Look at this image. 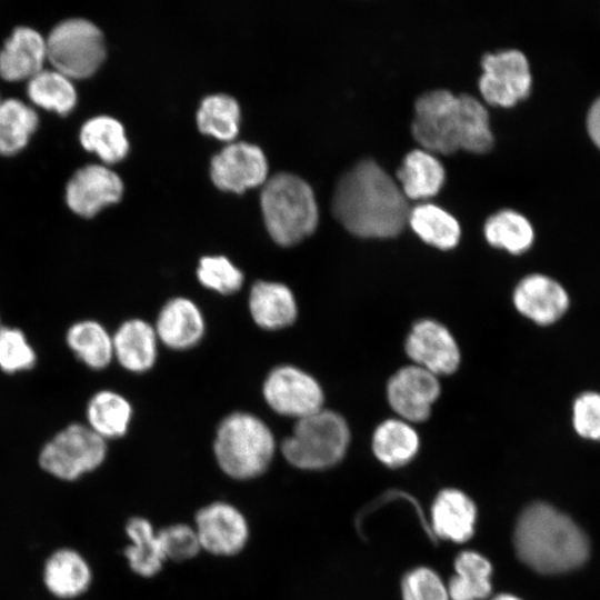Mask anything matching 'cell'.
Returning <instances> with one entry per match:
<instances>
[{"mask_svg": "<svg viewBox=\"0 0 600 600\" xmlns=\"http://www.w3.org/2000/svg\"><path fill=\"white\" fill-rule=\"evenodd\" d=\"M476 506L457 489L442 490L431 508V526L437 536L453 542H464L473 534Z\"/></svg>", "mask_w": 600, "mask_h": 600, "instance_id": "44dd1931", "label": "cell"}, {"mask_svg": "<svg viewBox=\"0 0 600 600\" xmlns=\"http://www.w3.org/2000/svg\"><path fill=\"white\" fill-rule=\"evenodd\" d=\"M38 127L36 111L17 99L0 102V154L21 151Z\"/></svg>", "mask_w": 600, "mask_h": 600, "instance_id": "1f68e13d", "label": "cell"}, {"mask_svg": "<svg viewBox=\"0 0 600 600\" xmlns=\"http://www.w3.org/2000/svg\"><path fill=\"white\" fill-rule=\"evenodd\" d=\"M158 534L166 560H190L202 550L194 527L189 524H170L158 530Z\"/></svg>", "mask_w": 600, "mask_h": 600, "instance_id": "8d00e7d4", "label": "cell"}, {"mask_svg": "<svg viewBox=\"0 0 600 600\" xmlns=\"http://www.w3.org/2000/svg\"><path fill=\"white\" fill-rule=\"evenodd\" d=\"M439 394L437 376L416 364L398 370L387 384L389 404L407 422L427 420Z\"/></svg>", "mask_w": 600, "mask_h": 600, "instance_id": "7c38bea8", "label": "cell"}, {"mask_svg": "<svg viewBox=\"0 0 600 600\" xmlns=\"http://www.w3.org/2000/svg\"><path fill=\"white\" fill-rule=\"evenodd\" d=\"M401 191L412 200L427 199L436 196L446 179L441 162L426 150L410 151L397 171Z\"/></svg>", "mask_w": 600, "mask_h": 600, "instance_id": "603a6c76", "label": "cell"}, {"mask_svg": "<svg viewBox=\"0 0 600 600\" xmlns=\"http://www.w3.org/2000/svg\"><path fill=\"white\" fill-rule=\"evenodd\" d=\"M514 547L521 561L546 574L574 569L589 553L583 531L569 517L542 502L532 503L520 514Z\"/></svg>", "mask_w": 600, "mask_h": 600, "instance_id": "3957f363", "label": "cell"}, {"mask_svg": "<svg viewBox=\"0 0 600 600\" xmlns=\"http://www.w3.org/2000/svg\"><path fill=\"white\" fill-rule=\"evenodd\" d=\"M479 89L492 106L512 107L526 99L531 89V73L524 54L518 50L487 53L481 60Z\"/></svg>", "mask_w": 600, "mask_h": 600, "instance_id": "9c48e42d", "label": "cell"}, {"mask_svg": "<svg viewBox=\"0 0 600 600\" xmlns=\"http://www.w3.org/2000/svg\"><path fill=\"white\" fill-rule=\"evenodd\" d=\"M404 348L416 366L434 376L453 373L460 363V351L453 336L434 320L416 322Z\"/></svg>", "mask_w": 600, "mask_h": 600, "instance_id": "4fadbf2b", "label": "cell"}, {"mask_svg": "<svg viewBox=\"0 0 600 600\" xmlns=\"http://www.w3.org/2000/svg\"><path fill=\"white\" fill-rule=\"evenodd\" d=\"M30 100L59 114L69 113L76 106L77 93L71 79L57 70H41L28 81Z\"/></svg>", "mask_w": 600, "mask_h": 600, "instance_id": "d6a6232c", "label": "cell"}, {"mask_svg": "<svg viewBox=\"0 0 600 600\" xmlns=\"http://www.w3.org/2000/svg\"><path fill=\"white\" fill-rule=\"evenodd\" d=\"M249 309L253 321L267 330L292 324L298 308L292 291L283 283L258 281L250 291Z\"/></svg>", "mask_w": 600, "mask_h": 600, "instance_id": "ffe728a7", "label": "cell"}, {"mask_svg": "<svg viewBox=\"0 0 600 600\" xmlns=\"http://www.w3.org/2000/svg\"><path fill=\"white\" fill-rule=\"evenodd\" d=\"M130 544L124 556L130 569L140 577L151 578L163 567L166 557L158 530L143 517H132L126 524Z\"/></svg>", "mask_w": 600, "mask_h": 600, "instance_id": "cb8c5ba5", "label": "cell"}, {"mask_svg": "<svg viewBox=\"0 0 600 600\" xmlns=\"http://www.w3.org/2000/svg\"><path fill=\"white\" fill-rule=\"evenodd\" d=\"M413 138L428 152H488L493 146L489 114L476 98L432 90L414 103Z\"/></svg>", "mask_w": 600, "mask_h": 600, "instance_id": "7a4b0ae2", "label": "cell"}, {"mask_svg": "<svg viewBox=\"0 0 600 600\" xmlns=\"http://www.w3.org/2000/svg\"><path fill=\"white\" fill-rule=\"evenodd\" d=\"M567 290L557 280L539 273L524 277L513 291L516 309L540 326L558 321L569 308Z\"/></svg>", "mask_w": 600, "mask_h": 600, "instance_id": "2e32d148", "label": "cell"}, {"mask_svg": "<svg viewBox=\"0 0 600 600\" xmlns=\"http://www.w3.org/2000/svg\"><path fill=\"white\" fill-rule=\"evenodd\" d=\"M572 426L586 439L600 440V393H581L572 406Z\"/></svg>", "mask_w": 600, "mask_h": 600, "instance_id": "f35d334b", "label": "cell"}, {"mask_svg": "<svg viewBox=\"0 0 600 600\" xmlns=\"http://www.w3.org/2000/svg\"><path fill=\"white\" fill-rule=\"evenodd\" d=\"M403 600H450L440 577L429 568H416L402 580Z\"/></svg>", "mask_w": 600, "mask_h": 600, "instance_id": "74e56055", "label": "cell"}, {"mask_svg": "<svg viewBox=\"0 0 600 600\" xmlns=\"http://www.w3.org/2000/svg\"><path fill=\"white\" fill-rule=\"evenodd\" d=\"M454 569L447 587L450 600H483L490 594L492 567L487 558L474 551L461 552Z\"/></svg>", "mask_w": 600, "mask_h": 600, "instance_id": "83f0119b", "label": "cell"}, {"mask_svg": "<svg viewBox=\"0 0 600 600\" xmlns=\"http://www.w3.org/2000/svg\"><path fill=\"white\" fill-rule=\"evenodd\" d=\"M86 417L87 426L102 439H116L127 433L132 407L120 393L101 390L90 398Z\"/></svg>", "mask_w": 600, "mask_h": 600, "instance_id": "d4e9b609", "label": "cell"}, {"mask_svg": "<svg viewBox=\"0 0 600 600\" xmlns=\"http://www.w3.org/2000/svg\"><path fill=\"white\" fill-rule=\"evenodd\" d=\"M338 221L360 238H392L408 223L407 198L373 160H362L339 180L332 199Z\"/></svg>", "mask_w": 600, "mask_h": 600, "instance_id": "6da1fadb", "label": "cell"}, {"mask_svg": "<svg viewBox=\"0 0 600 600\" xmlns=\"http://www.w3.org/2000/svg\"><path fill=\"white\" fill-rule=\"evenodd\" d=\"M408 223L421 240L441 250L454 248L460 240L458 221L436 204L416 206L410 210Z\"/></svg>", "mask_w": 600, "mask_h": 600, "instance_id": "f1b7e54d", "label": "cell"}, {"mask_svg": "<svg viewBox=\"0 0 600 600\" xmlns=\"http://www.w3.org/2000/svg\"><path fill=\"white\" fill-rule=\"evenodd\" d=\"M491 600H520V599L514 596L503 593V594H499L492 598Z\"/></svg>", "mask_w": 600, "mask_h": 600, "instance_id": "60d3db41", "label": "cell"}, {"mask_svg": "<svg viewBox=\"0 0 600 600\" xmlns=\"http://www.w3.org/2000/svg\"><path fill=\"white\" fill-rule=\"evenodd\" d=\"M107 456V442L87 424L71 423L44 443L39 464L52 477L73 481L99 468Z\"/></svg>", "mask_w": 600, "mask_h": 600, "instance_id": "ba28073f", "label": "cell"}, {"mask_svg": "<svg viewBox=\"0 0 600 600\" xmlns=\"http://www.w3.org/2000/svg\"><path fill=\"white\" fill-rule=\"evenodd\" d=\"M588 130L593 142L600 148V98L589 111Z\"/></svg>", "mask_w": 600, "mask_h": 600, "instance_id": "ab89813d", "label": "cell"}, {"mask_svg": "<svg viewBox=\"0 0 600 600\" xmlns=\"http://www.w3.org/2000/svg\"><path fill=\"white\" fill-rule=\"evenodd\" d=\"M483 231L489 244L512 254L527 251L534 238L530 222L512 210H501L489 217Z\"/></svg>", "mask_w": 600, "mask_h": 600, "instance_id": "4dcf8cb0", "label": "cell"}, {"mask_svg": "<svg viewBox=\"0 0 600 600\" xmlns=\"http://www.w3.org/2000/svg\"><path fill=\"white\" fill-rule=\"evenodd\" d=\"M350 441L346 420L337 412L321 409L298 419L281 443V453L301 470L328 469L344 457Z\"/></svg>", "mask_w": 600, "mask_h": 600, "instance_id": "8992f818", "label": "cell"}, {"mask_svg": "<svg viewBox=\"0 0 600 600\" xmlns=\"http://www.w3.org/2000/svg\"><path fill=\"white\" fill-rule=\"evenodd\" d=\"M268 162L256 144L238 141L221 149L211 160V178L221 189L241 192L266 180Z\"/></svg>", "mask_w": 600, "mask_h": 600, "instance_id": "5bb4252c", "label": "cell"}, {"mask_svg": "<svg viewBox=\"0 0 600 600\" xmlns=\"http://www.w3.org/2000/svg\"><path fill=\"white\" fill-rule=\"evenodd\" d=\"M0 102H1V100H0Z\"/></svg>", "mask_w": 600, "mask_h": 600, "instance_id": "b9f144b4", "label": "cell"}, {"mask_svg": "<svg viewBox=\"0 0 600 600\" xmlns=\"http://www.w3.org/2000/svg\"><path fill=\"white\" fill-rule=\"evenodd\" d=\"M197 277L202 286L221 294L233 293L243 283L241 270L223 256L202 257Z\"/></svg>", "mask_w": 600, "mask_h": 600, "instance_id": "d590c367", "label": "cell"}, {"mask_svg": "<svg viewBox=\"0 0 600 600\" xmlns=\"http://www.w3.org/2000/svg\"><path fill=\"white\" fill-rule=\"evenodd\" d=\"M213 451L223 473L236 480H251L269 468L276 441L261 419L247 412H233L219 424Z\"/></svg>", "mask_w": 600, "mask_h": 600, "instance_id": "277c9868", "label": "cell"}, {"mask_svg": "<svg viewBox=\"0 0 600 600\" xmlns=\"http://www.w3.org/2000/svg\"><path fill=\"white\" fill-rule=\"evenodd\" d=\"M158 337L141 319L124 321L112 336L113 358L131 372H144L156 362Z\"/></svg>", "mask_w": 600, "mask_h": 600, "instance_id": "7402d4cb", "label": "cell"}, {"mask_svg": "<svg viewBox=\"0 0 600 600\" xmlns=\"http://www.w3.org/2000/svg\"><path fill=\"white\" fill-rule=\"evenodd\" d=\"M47 60L69 79L93 74L106 56L103 34L89 20L68 19L57 24L46 39Z\"/></svg>", "mask_w": 600, "mask_h": 600, "instance_id": "52a82bcc", "label": "cell"}, {"mask_svg": "<svg viewBox=\"0 0 600 600\" xmlns=\"http://www.w3.org/2000/svg\"><path fill=\"white\" fill-rule=\"evenodd\" d=\"M372 450L390 468L410 462L419 450V436L404 420L388 419L373 432Z\"/></svg>", "mask_w": 600, "mask_h": 600, "instance_id": "484cf974", "label": "cell"}, {"mask_svg": "<svg viewBox=\"0 0 600 600\" xmlns=\"http://www.w3.org/2000/svg\"><path fill=\"white\" fill-rule=\"evenodd\" d=\"M66 342L74 356L93 370L104 369L113 358L112 336L94 320L74 322L67 331Z\"/></svg>", "mask_w": 600, "mask_h": 600, "instance_id": "4316f807", "label": "cell"}, {"mask_svg": "<svg viewBox=\"0 0 600 600\" xmlns=\"http://www.w3.org/2000/svg\"><path fill=\"white\" fill-rule=\"evenodd\" d=\"M46 60V39L32 28L19 27L0 50V77L6 81H29L43 70Z\"/></svg>", "mask_w": 600, "mask_h": 600, "instance_id": "e0dca14e", "label": "cell"}, {"mask_svg": "<svg viewBox=\"0 0 600 600\" xmlns=\"http://www.w3.org/2000/svg\"><path fill=\"white\" fill-rule=\"evenodd\" d=\"M201 549L219 557H231L243 550L249 540V524L233 504L214 501L202 507L194 518Z\"/></svg>", "mask_w": 600, "mask_h": 600, "instance_id": "8fae6325", "label": "cell"}, {"mask_svg": "<svg viewBox=\"0 0 600 600\" xmlns=\"http://www.w3.org/2000/svg\"><path fill=\"white\" fill-rule=\"evenodd\" d=\"M92 572L87 560L76 550H56L46 560L43 581L48 591L60 599L83 594L90 587Z\"/></svg>", "mask_w": 600, "mask_h": 600, "instance_id": "d6986e66", "label": "cell"}, {"mask_svg": "<svg viewBox=\"0 0 600 600\" xmlns=\"http://www.w3.org/2000/svg\"><path fill=\"white\" fill-rule=\"evenodd\" d=\"M37 354L18 328L0 324V370L17 373L34 367Z\"/></svg>", "mask_w": 600, "mask_h": 600, "instance_id": "e575fe53", "label": "cell"}, {"mask_svg": "<svg viewBox=\"0 0 600 600\" xmlns=\"http://www.w3.org/2000/svg\"><path fill=\"white\" fill-rule=\"evenodd\" d=\"M123 191L120 177L106 166L89 164L74 172L66 187V201L74 213L90 218L117 202Z\"/></svg>", "mask_w": 600, "mask_h": 600, "instance_id": "9a60e30c", "label": "cell"}, {"mask_svg": "<svg viewBox=\"0 0 600 600\" xmlns=\"http://www.w3.org/2000/svg\"><path fill=\"white\" fill-rule=\"evenodd\" d=\"M262 392L273 411L297 420L322 409L320 384L312 376L293 366H279L270 371Z\"/></svg>", "mask_w": 600, "mask_h": 600, "instance_id": "30bf717a", "label": "cell"}, {"mask_svg": "<svg viewBox=\"0 0 600 600\" xmlns=\"http://www.w3.org/2000/svg\"><path fill=\"white\" fill-rule=\"evenodd\" d=\"M261 208L271 238L294 244L311 234L318 224V206L311 187L300 177L279 172L261 191Z\"/></svg>", "mask_w": 600, "mask_h": 600, "instance_id": "5b68a950", "label": "cell"}, {"mask_svg": "<svg viewBox=\"0 0 600 600\" xmlns=\"http://www.w3.org/2000/svg\"><path fill=\"white\" fill-rule=\"evenodd\" d=\"M154 331L167 347L184 350L196 346L204 333V319L198 306L187 298L169 300L160 310Z\"/></svg>", "mask_w": 600, "mask_h": 600, "instance_id": "ac0fdd59", "label": "cell"}, {"mask_svg": "<svg viewBox=\"0 0 600 600\" xmlns=\"http://www.w3.org/2000/svg\"><path fill=\"white\" fill-rule=\"evenodd\" d=\"M80 142L86 150L110 163L121 160L129 148L123 126L110 116H97L84 122Z\"/></svg>", "mask_w": 600, "mask_h": 600, "instance_id": "f546056e", "label": "cell"}, {"mask_svg": "<svg viewBox=\"0 0 600 600\" xmlns=\"http://www.w3.org/2000/svg\"><path fill=\"white\" fill-rule=\"evenodd\" d=\"M240 107L224 93L210 94L201 101L197 112L199 129L219 139H232L239 129Z\"/></svg>", "mask_w": 600, "mask_h": 600, "instance_id": "836d02e7", "label": "cell"}]
</instances>
